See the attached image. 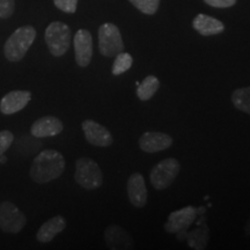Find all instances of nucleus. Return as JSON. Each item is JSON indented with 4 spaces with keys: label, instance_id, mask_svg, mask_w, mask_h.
<instances>
[{
    "label": "nucleus",
    "instance_id": "f257e3e1",
    "mask_svg": "<svg viewBox=\"0 0 250 250\" xmlns=\"http://www.w3.org/2000/svg\"><path fill=\"white\" fill-rule=\"evenodd\" d=\"M64 169L65 159L62 153L55 149H46L35 156L30 166L29 175L34 182L43 184L58 179Z\"/></svg>",
    "mask_w": 250,
    "mask_h": 250
},
{
    "label": "nucleus",
    "instance_id": "f03ea898",
    "mask_svg": "<svg viewBox=\"0 0 250 250\" xmlns=\"http://www.w3.org/2000/svg\"><path fill=\"white\" fill-rule=\"evenodd\" d=\"M36 39V29L33 26H23L8 37L4 45L5 57L9 62L21 61Z\"/></svg>",
    "mask_w": 250,
    "mask_h": 250
},
{
    "label": "nucleus",
    "instance_id": "7ed1b4c3",
    "mask_svg": "<svg viewBox=\"0 0 250 250\" xmlns=\"http://www.w3.org/2000/svg\"><path fill=\"white\" fill-rule=\"evenodd\" d=\"M74 180L86 190L98 189L103 183V174L100 166L89 158H80L76 162Z\"/></svg>",
    "mask_w": 250,
    "mask_h": 250
},
{
    "label": "nucleus",
    "instance_id": "20e7f679",
    "mask_svg": "<svg viewBox=\"0 0 250 250\" xmlns=\"http://www.w3.org/2000/svg\"><path fill=\"white\" fill-rule=\"evenodd\" d=\"M46 45L55 57L66 54L71 44V29L67 24L55 21L45 30Z\"/></svg>",
    "mask_w": 250,
    "mask_h": 250
},
{
    "label": "nucleus",
    "instance_id": "39448f33",
    "mask_svg": "<svg viewBox=\"0 0 250 250\" xmlns=\"http://www.w3.org/2000/svg\"><path fill=\"white\" fill-rule=\"evenodd\" d=\"M180 162L174 158H167L153 167L149 174L152 186L156 190H165L174 182L180 173Z\"/></svg>",
    "mask_w": 250,
    "mask_h": 250
},
{
    "label": "nucleus",
    "instance_id": "423d86ee",
    "mask_svg": "<svg viewBox=\"0 0 250 250\" xmlns=\"http://www.w3.org/2000/svg\"><path fill=\"white\" fill-rule=\"evenodd\" d=\"M99 49L105 57H115L124 50L121 31L114 23H103L100 27Z\"/></svg>",
    "mask_w": 250,
    "mask_h": 250
},
{
    "label": "nucleus",
    "instance_id": "0eeeda50",
    "mask_svg": "<svg viewBox=\"0 0 250 250\" xmlns=\"http://www.w3.org/2000/svg\"><path fill=\"white\" fill-rule=\"evenodd\" d=\"M27 219L24 214L9 201L0 204V229L5 233L17 234L26 226Z\"/></svg>",
    "mask_w": 250,
    "mask_h": 250
},
{
    "label": "nucleus",
    "instance_id": "6e6552de",
    "mask_svg": "<svg viewBox=\"0 0 250 250\" xmlns=\"http://www.w3.org/2000/svg\"><path fill=\"white\" fill-rule=\"evenodd\" d=\"M197 219V208L187 206L179 211H174L168 215V221L165 224L166 232L176 234L177 239L182 240L184 234Z\"/></svg>",
    "mask_w": 250,
    "mask_h": 250
},
{
    "label": "nucleus",
    "instance_id": "1a4fd4ad",
    "mask_svg": "<svg viewBox=\"0 0 250 250\" xmlns=\"http://www.w3.org/2000/svg\"><path fill=\"white\" fill-rule=\"evenodd\" d=\"M74 54L80 67L88 66L93 57V39L88 30L80 29L74 35Z\"/></svg>",
    "mask_w": 250,
    "mask_h": 250
},
{
    "label": "nucleus",
    "instance_id": "9d476101",
    "mask_svg": "<svg viewBox=\"0 0 250 250\" xmlns=\"http://www.w3.org/2000/svg\"><path fill=\"white\" fill-rule=\"evenodd\" d=\"M83 131L85 133L87 142L99 147H108L112 144V136L108 129L98 122L86 120L83 123Z\"/></svg>",
    "mask_w": 250,
    "mask_h": 250
},
{
    "label": "nucleus",
    "instance_id": "9b49d317",
    "mask_svg": "<svg viewBox=\"0 0 250 250\" xmlns=\"http://www.w3.org/2000/svg\"><path fill=\"white\" fill-rule=\"evenodd\" d=\"M31 100V93L28 90H12L0 101V111L4 115H13L21 111Z\"/></svg>",
    "mask_w": 250,
    "mask_h": 250
},
{
    "label": "nucleus",
    "instance_id": "f8f14e48",
    "mask_svg": "<svg viewBox=\"0 0 250 250\" xmlns=\"http://www.w3.org/2000/svg\"><path fill=\"white\" fill-rule=\"evenodd\" d=\"M127 196L134 208H142L147 202V189L145 181L140 173H133L127 180Z\"/></svg>",
    "mask_w": 250,
    "mask_h": 250
},
{
    "label": "nucleus",
    "instance_id": "ddd939ff",
    "mask_svg": "<svg viewBox=\"0 0 250 250\" xmlns=\"http://www.w3.org/2000/svg\"><path fill=\"white\" fill-rule=\"evenodd\" d=\"M64 129L62 121L55 116H44L34 122L30 127L31 136L36 138H46L59 134Z\"/></svg>",
    "mask_w": 250,
    "mask_h": 250
},
{
    "label": "nucleus",
    "instance_id": "4468645a",
    "mask_svg": "<svg viewBox=\"0 0 250 250\" xmlns=\"http://www.w3.org/2000/svg\"><path fill=\"white\" fill-rule=\"evenodd\" d=\"M173 139L162 132H145L139 139V147L146 153H156L169 148Z\"/></svg>",
    "mask_w": 250,
    "mask_h": 250
},
{
    "label": "nucleus",
    "instance_id": "2eb2a0df",
    "mask_svg": "<svg viewBox=\"0 0 250 250\" xmlns=\"http://www.w3.org/2000/svg\"><path fill=\"white\" fill-rule=\"evenodd\" d=\"M108 247L114 250H129L133 248L132 240L126 230L118 225H110L104 232Z\"/></svg>",
    "mask_w": 250,
    "mask_h": 250
},
{
    "label": "nucleus",
    "instance_id": "dca6fc26",
    "mask_svg": "<svg viewBox=\"0 0 250 250\" xmlns=\"http://www.w3.org/2000/svg\"><path fill=\"white\" fill-rule=\"evenodd\" d=\"M66 227V221L62 215H56L40 227L36 234L37 241L41 243H49L55 239L57 234L62 233Z\"/></svg>",
    "mask_w": 250,
    "mask_h": 250
},
{
    "label": "nucleus",
    "instance_id": "f3484780",
    "mask_svg": "<svg viewBox=\"0 0 250 250\" xmlns=\"http://www.w3.org/2000/svg\"><path fill=\"white\" fill-rule=\"evenodd\" d=\"M192 26L203 36L217 35V34L223 33L225 26L221 21L217 19L208 17L206 14H198L193 19Z\"/></svg>",
    "mask_w": 250,
    "mask_h": 250
},
{
    "label": "nucleus",
    "instance_id": "a211bd4d",
    "mask_svg": "<svg viewBox=\"0 0 250 250\" xmlns=\"http://www.w3.org/2000/svg\"><path fill=\"white\" fill-rule=\"evenodd\" d=\"M160 87V81L154 76L146 77L142 83H139L137 88V96L142 101H147L156 93V90Z\"/></svg>",
    "mask_w": 250,
    "mask_h": 250
},
{
    "label": "nucleus",
    "instance_id": "6ab92c4d",
    "mask_svg": "<svg viewBox=\"0 0 250 250\" xmlns=\"http://www.w3.org/2000/svg\"><path fill=\"white\" fill-rule=\"evenodd\" d=\"M234 107L250 115V87L237 88L232 93Z\"/></svg>",
    "mask_w": 250,
    "mask_h": 250
},
{
    "label": "nucleus",
    "instance_id": "aec40b11",
    "mask_svg": "<svg viewBox=\"0 0 250 250\" xmlns=\"http://www.w3.org/2000/svg\"><path fill=\"white\" fill-rule=\"evenodd\" d=\"M133 58L132 56L127 52H120V54L115 56L114 64H112V74L114 76H120L126 72L129 68L132 66Z\"/></svg>",
    "mask_w": 250,
    "mask_h": 250
},
{
    "label": "nucleus",
    "instance_id": "412c9836",
    "mask_svg": "<svg viewBox=\"0 0 250 250\" xmlns=\"http://www.w3.org/2000/svg\"><path fill=\"white\" fill-rule=\"evenodd\" d=\"M129 1L144 14L148 15L154 14L160 5V0H129Z\"/></svg>",
    "mask_w": 250,
    "mask_h": 250
},
{
    "label": "nucleus",
    "instance_id": "4be33fe9",
    "mask_svg": "<svg viewBox=\"0 0 250 250\" xmlns=\"http://www.w3.org/2000/svg\"><path fill=\"white\" fill-rule=\"evenodd\" d=\"M14 142V134L8 130L0 131V164H5L7 158L5 156V152L11 147Z\"/></svg>",
    "mask_w": 250,
    "mask_h": 250
},
{
    "label": "nucleus",
    "instance_id": "5701e85b",
    "mask_svg": "<svg viewBox=\"0 0 250 250\" xmlns=\"http://www.w3.org/2000/svg\"><path fill=\"white\" fill-rule=\"evenodd\" d=\"M56 7L65 13H74L77 11L78 0H54Z\"/></svg>",
    "mask_w": 250,
    "mask_h": 250
},
{
    "label": "nucleus",
    "instance_id": "b1692460",
    "mask_svg": "<svg viewBox=\"0 0 250 250\" xmlns=\"http://www.w3.org/2000/svg\"><path fill=\"white\" fill-rule=\"evenodd\" d=\"M14 8V0H0V19H8L12 17Z\"/></svg>",
    "mask_w": 250,
    "mask_h": 250
},
{
    "label": "nucleus",
    "instance_id": "393cba45",
    "mask_svg": "<svg viewBox=\"0 0 250 250\" xmlns=\"http://www.w3.org/2000/svg\"><path fill=\"white\" fill-rule=\"evenodd\" d=\"M204 1L208 5L212 6V7L227 8L235 4L236 0H204Z\"/></svg>",
    "mask_w": 250,
    "mask_h": 250
},
{
    "label": "nucleus",
    "instance_id": "a878e982",
    "mask_svg": "<svg viewBox=\"0 0 250 250\" xmlns=\"http://www.w3.org/2000/svg\"><path fill=\"white\" fill-rule=\"evenodd\" d=\"M245 230H246L247 235H250V218H249V220L247 221L246 227H245Z\"/></svg>",
    "mask_w": 250,
    "mask_h": 250
}]
</instances>
